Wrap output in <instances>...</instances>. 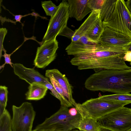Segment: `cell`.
I'll return each mask as SVG.
<instances>
[{"label":"cell","instance_id":"6da1fadb","mask_svg":"<svg viewBox=\"0 0 131 131\" xmlns=\"http://www.w3.org/2000/svg\"><path fill=\"white\" fill-rule=\"evenodd\" d=\"M68 54L74 57L70 61L79 70L93 69L96 72L104 70H124L128 66L124 56L127 52L124 47L84 45L79 41H71L66 48Z\"/></svg>","mask_w":131,"mask_h":131},{"label":"cell","instance_id":"7a4b0ae2","mask_svg":"<svg viewBox=\"0 0 131 131\" xmlns=\"http://www.w3.org/2000/svg\"><path fill=\"white\" fill-rule=\"evenodd\" d=\"M84 85L87 89L91 91L129 93L131 92V68L95 72L87 79Z\"/></svg>","mask_w":131,"mask_h":131},{"label":"cell","instance_id":"3957f363","mask_svg":"<svg viewBox=\"0 0 131 131\" xmlns=\"http://www.w3.org/2000/svg\"><path fill=\"white\" fill-rule=\"evenodd\" d=\"M131 103L130 102H115L99 99L91 98L82 104L76 103L74 105L82 117H89L97 121L111 112Z\"/></svg>","mask_w":131,"mask_h":131},{"label":"cell","instance_id":"277c9868","mask_svg":"<svg viewBox=\"0 0 131 131\" xmlns=\"http://www.w3.org/2000/svg\"><path fill=\"white\" fill-rule=\"evenodd\" d=\"M68 108L61 106L59 109L43 122L37 126L35 130L56 127L61 131H69L77 129L82 117L79 113L75 116L69 113Z\"/></svg>","mask_w":131,"mask_h":131},{"label":"cell","instance_id":"5b68a950","mask_svg":"<svg viewBox=\"0 0 131 131\" xmlns=\"http://www.w3.org/2000/svg\"><path fill=\"white\" fill-rule=\"evenodd\" d=\"M102 23L104 27L131 38V14L126 7L125 1L117 0L112 14L107 20Z\"/></svg>","mask_w":131,"mask_h":131},{"label":"cell","instance_id":"8992f818","mask_svg":"<svg viewBox=\"0 0 131 131\" xmlns=\"http://www.w3.org/2000/svg\"><path fill=\"white\" fill-rule=\"evenodd\" d=\"M97 121L100 126L113 131H126L131 128V108L120 107Z\"/></svg>","mask_w":131,"mask_h":131},{"label":"cell","instance_id":"52a82bcc","mask_svg":"<svg viewBox=\"0 0 131 131\" xmlns=\"http://www.w3.org/2000/svg\"><path fill=\"white\" fill-rule=\"evenodd\" d=\"M12 131H32L36 112L32 104L25 102L19 107L13 105Z\"/></svg>","mask_w":131,"mask_h":131},{"label":"cell","instance_id":"ba28073f","mask_svg":"<svg viewBox=\"0 0 131 131\" xmlns=\"http://www.w3.org/2000/svg\"><path fill=\"white\" fill-rule=\"evenodd\" d=\"M69 17L68 3L63 1L58 6L54 15L50 18L41 44L45 41L56 39L57 36L67 26Z\"/></svg>","mask_w":131,"mask_h":131},{"label":"cell","instance_id":"9c48e42d","mask_svg":"<svg viewBox=\"0 0 131 131\" xmlns=\"http://www.w3.org/2000/svg\"><path fill=\"white\" fill-rule=\"evenodd\" d=\"M58 42L56 39L45 41L37 48L34 64L37 68L43 69L53 61L57 56Z\"/></svg>","mask_w":131,"mask_h":131},{"label":"cell","instance_id":"30bf717a","mask_svg":"<svg viewBox=\"0 0 131 131\" xmlns=\"http://www.w3.org/2000/svg\"><path fill=\"white\" fill-rule=\"evenodd\" d=\"M131 42V38L107 27L104 28L99 43L102 45L125 47Z\"/></svg>","mask_w":131,"mask_h":131},{"label":"cell","instance_id":"8fae6325","mask_svg":"<svg viewBox=\"0 0 131 131\" xmlns=\"http://www.w3.org/2000/svg\"><path fill=\"white\" fill-rule=\"evenodd\" d=\"M13 66L14 74L29 85L37 83L45 85L46 83L49 81L48 78L34 69L27 68L19 63L13 64Z\"/></svg>","mask_w":131,"mask_h":131},{"label":"cell","instance_id":"7c38bea8","mask_svg":"<svg viewBox=\"0 0 131 131\" xmlns=\"http://www.w3.org/2000/svg\"><path fill=\"white\" fill-rule=\"evenodd\" d=\"M45 77H51L58 83L68 101L74 106L76 103L72 96V87L65 74L56 69L47 70L46 71Z\"/></svg>","mask_w":131,"mask_h":131},{"label":"cell","instance_id":"4fadbf2b","mask_svg":"<svg viewBox=\"0 0 131 131\" xmlns=\"http://www.w3.org/2000/svg\"><path fill=\"white\" fill-rule=\"evenodd\" d=\"M89 0H68L69 16L81 21L92 11L89 7Z\"/></svg>","mask_w":131,"mask_h":131},{"label":"cell","instance_id":"5bb4252c","mask_svg":"<svg viewBox=\"0 0 131 131\" xmlns=\"http://www.w3.org/2000/svg\"><path fill=\"white\" fill-rule=\"evenodd\" d=\"M100 10H98L91 13L79 27L75 30V34L71 39V41H78L82 36L85 34L93 24L100 17Z\"/></svg>","mask_w":131,"mask_h":131},{"label":"cell","instance_id":"9a60e30c","mask_svg":"<svg viewBox=\"0 0 131 131\" xmlns=\"http://www.w3.org/2000/svg\"><path fill=\"white\" fill-rule=\"evenodd\" d=\"M48 89L44 85L39 83H34L29 85L25 94L26 99L28 100H38L45 96Z\"/></svg>","mask_w":131,"mask_h":131},{"label":"cell","instance_id":"2e32d148","mask_svg":"<svg viewBox=\"0 0 131 131\" xmlns=\"http://www.w3.org/2000/svg\"><path fill=\"white\" fill-rule=\"evenodd\" d=\"M104 27L100 17L85 35L93 41L99 43Z\"/></svg>","mask_w":131,"mask_h":131},{"label":"cell","instance_id":"e0dca14e","mask_svg":"<svg viewBox=\"0 0 131 131\" xmlns=\"http://www.w3.org/2000/svg\"><path fill=\"white\" fill-rule=\"evenodd\" d=\"M100 126L97 121L89 117L82 118L78 129L84 131H99Z\"/></svg>","mask_w":131,"mask_h":131},{"label":"cell","instance_id":"ac0fdd59","mask_svg":"<svg viewBox=\"0 0 131 131\" xmlns=\"http://www.w3.org/2000/svg\"><path fill=\"white\" fill-rule=\"evenodd\" d=\"M117 0H104L100 10V17L102 21L107 20L113 13Z\"/></svg>","mask_w":131,"mask_h":131},{"label":"cell","instance_id":"d6986e66","mask_svg":"<svg viewBox=\"0 0 131 131\" xmlns=\"http://www.w3.org/2000/svg\"><path fill=\"white\" fill-rule=\"evenodd\" d=\"M98 97L101 99L107 101L131 102V94L129 93H116L103 95Z\"/></svg>","mask_w":131,"mask_h":131},{"label":"cell","instance_id":"ffe728a7","mask_svg":"<svg viewBox=\"0 0 131 131\" xmlns=\"http://www.w3.org/2000/svg\"><path fill=\"white\" fill-rule=\"evenodd\" d=\"M48 78L49 79L51 83L60 95L61 99L60 101L61 106L68 108L72 107L73 105L67 99L57 81L51 77H49Z\"/></svg>","mask_w":131,"mask_h":131},{"label":"cell","instance_id":"44dd1931","mask_svg":"<svg viewBox=\"0 0 131 131\" xmlns=\"http://www.w3.org/2000/svg\"><path fill=\"white\" fill-rule=\"evenodd\" d=\"M11 116L6 109L0 115V131H11Z\"/></svg>","mask_w":131,"mask_h":131},{"label":"cell","instance_id":"7402d4cb","mask_svg":"<svg viewBox=\"0 0 131 131\" xmlns=\"http://www.w3.org/2000/svg\"><path fill=\"white\" fill-rule=\"evenodd\" d=\"M8 91L5 86H0V115L5 111L7 105Z\"/></svg>","mask_w":131,"mask_h":131},{"label":"cell","instance_id":"603a6c76","mask_svg":"<svg viewBox=\"0 0 131 131\" xmlns=\"http://www.w3.org/2000/svg\"><path fill=\"white\" fill-rule=\"evenodd\" d=\"M41 5L47 15L52 17L56 12L58 6H57L51 1L41 2Z\"/></svg>","mask_w":131,"mask_h":131},{"label":"cell","instance_id":"cb8c5ba5","mask_svg":"<svg viewBox=\"0 0 131 131\" xmlns=\"http://www.w3.org/2000/svg\"><path fill=\"white\" fill-rule=\"evenodd\" d=\"M104 0H89L88 4L92 12L101 10Z\"/></svg>","mask_w":131,"mask_h":131},{"label":"cell","instance_id":"d4e9b609","mask_svg":"<svg viewBox=\"0 0 131 131\" xmlns=\"http://www.w3.org/2000/svg\"><path fill=\"white\" fill-rule=\"evenodd\" d=\"M78 41L85 45L95 46L99 44L91 40L85 35L82 36Z\"/></svg>","mask_w":131,"mask_h":131},{"label":"cell","instance_id":"484cf974","mask_svg":"<svg viewBox=\"0 0 131 131\" xmlns=\"http://www.w3.org/2000/svg\"><path fill=\"white\" fill-rule=\"evenodd\" d=\"M75 33V31H73L67 26L58 35L64 36L68 38L71 39Z\"/></svg>","mask_w":131,"mask_h":131},{"label":"cell","instance_id":"4316f807","mask_svg":"<svg viewBox=\"0 0 131 131\" xmlns=\"http://www.w3.org/2000/svg\"><path fill=\"white\" fill-rule=\"evenodd\" d=\"M45 85L51 91V93L55 97L58 99L60 101L61 99L60 95L55 89L53 85L49 81L46 83Z\"/></svg>","mask_w":131,"mask_h":131},{"label":"cell","instance_id":"83f0119b","mask_svg":"<svg viewBox=\"0 0 131 131\" xmlns=\"http://www.w3.org/2000/svg\"><path fill=\"white\" fill-rule=\"evenodd\" d=\"M0 58L2 56V51H4L5 49L3 46V42L7 32V30L5 28H0Z\"/></svg>","mask_w":131,"mask_h":131},{"label":"cell","instance_id":"f1b7e54d","mask_svg":"<svg viewBox=\"0 0 131 131\" xmlns=\"http://www.w3.org/2000/svg\"><path fill=\"white\" fill-rule=\"evenodd\" d=\"M4 51V53L3 55H2V56L4 58L5 63L0 66V69H1L2 68H3L6 64H9L13 68V63L11 62L10 56L14 52L10 54H9L6 53V50Z\"/></svg>","mask_w":131,"mask_h":131},{"label":"cell","instance_id":"f546056e","mask_svg":"<svg viewBox=\"0 0 131 131\" xmlns=\"http://www.w3.org/2000/svg\"><path fill=\"white\" fill-rule=\"evenodd\" d=\"M124 58L125 61L129 62L130 64L131 65V51H127L124 55Z\"/></svg>","mask_w":131,"mask_h":131},{"label":"cell","instance_id":"4dcf8cb0","mask_svg":"<svg viewBox=\"0 0 131 131\" xmlns=\"http://www.w3.org/2000/svg\"><path fill=\"white\" fill-rule=\"evenodd\" d=\"M68 112L69 114L72 116H76L79 113L75 107H72L69 109Z\"/></svg>","mask_w":131,"mask_h":131},{"label":"cell","instance_id":"1f68e13d","mask_svg":"<svg viewBox=\"0 0 131 131\" xmlns=\"http://www.w3.org/2000/svg\"><path fill=\"white\" fill-rule=\"evenodd\" d=\"M32 131H61L56 127L48 128L38 130L34 129Z\"/></svg>","mask_w":131,"mask_h":131},{"label":"cell","instance_id":"d6a6232c","mask_svg":"<svg viewBox=\"0 0 131 131\" xmlns=\"http://www.w3.org/2000/svg\"><path fill=\"white\" fill-rule=\"evenodd\" d=\"M31 14H28V15H16L14 16L15 19L16 20V22H19L20 23H21L20 21L21 20V18L23 17L29 15H31Z\"/></svg>","mask_w":131,"mask_h":131},{"label":"cell","instance_id":"836d02e7","mask_svg":"<svg viewBox=\"0 0 131 131\" xmlns=\"http://www.w3.org/2000/svg\"><path fill=\"white\" fill-rule=\"evenodd\" d=\"M125 3L126 7L131 14V0L125 1Z\"/></svg>","mask_w":131,"mask_h":131},{"label":"cell","instance_id":"e575fe53","mask_svg":"<svg viewBox=\"0 0 131 131\" xmlns=\"http://www.w3.org/2000/svg\"><path fill=\"white\" fill-rule=\"evenodd\" d=\"M99 131H113V130L105 127L100 126Z\"/></svg>","mask_w":131,"mask_h":131},{"label":"cell","instance_id":"d590c367","mask_svg":"<svg viewBox=\"0 0 131 131\" xmlns=\"http://www.w3.org/2000/svg\"><path fill=\"white\" fill-rule=\"evenodd\" d=\"M125 48L127 51H131V42L127 45Z\"/></svg>","mask_w":131,"mask_h":131},{"label":"cell","instance_id":"8d00e7d4","mask_svg":"<svg viewBox=\"0 0 131 131\" xmlns=\"http://www.w3.org/2000/svg\"><path fill=\"white\" fill-rule=\"evenodd\" d=\"M31 15H32V16H39V15L37 14L35 12H33L31 14Z\"/></svg>","mask_w":131,"mask_h":131},{"label":"cell","instance_id":"74e56055","mask_svg":"<svg viewBox=\"0 0 131 131\" xmlns=\"http://www.w3.org/2000/svg\"><path fill=\"white\" fill-rule=\"evenodd\" d=\"M73 129L69 131H80L79 129Z\"/></svg>","mask_w":131,"mask_h":131},{"label":"cell","instance_id":"f35d334b","mask_svg":"<svg viewBox=\"0 0 131 131\" xmlns=\"http://www.w3.org/2000/svg\"><path fill=\"white\" fill-rule=\"evenodd\" d=\"M126 131H131V128Z\"/></svg>","mask_w":131,"mask_h":131},{"label":"cell","instance_id":"ab89813d","mask_svg":"<svg viewBox=\"0 0 131 131\" xmlns=\"http://www.w3.org/2000/svg\"><path fill=\"white\" fill-rule=\"evenodd\" d=\"M80 131H84L82 130H79Z\"/></svg>","mask_w":131,"mask_h":131},{"label":"cell","instance_id":"60d3db41","mask_svg":"<svg viewBox=\"0 0 131 131\" xmlns=\"http://www.w3.org/2000/svg\"><path fill=\"white\" fill-rule=\"evenodd\" d=\"M11 131H12V130Z\"/></svg>","mask_w":131,"mask_h":131}]
</instances>
